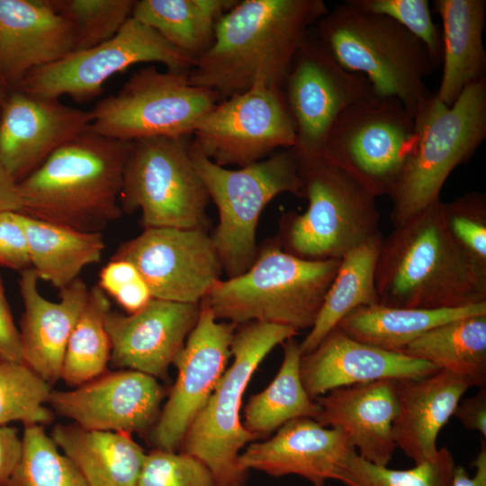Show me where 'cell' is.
<instances>
[{
  "instance_id": "1",
  "label": "cell",
  "mask_w": 486,
  "mask_h": 486,
  "mask_svg": "<svg viewBox=\"0 0 486 486\" xmlns=\"http://www.w3.org/2000/svg\"><path fill=\"white\" fill-rule=\"evenodd\" d=\"M322 0H244L215 26L212 46L199 57L190 83L219 102L257 84L283 89L309 30L328 12Z\"/></svg>"
},
{
  "instance_id": "2",
  "label": "cell",
  "mask_w": 486,
  "mask_h": 486,
  "mask_svg": "<svg viewBox=\"0 0 486 486\" xmlns=\"http://www.w3.org/2000/svg\"><path fill=\"white\" fill-rule=\"evenodd\" d=\"M375 287L385 306L458 308L486 302V267L450 236L438 200L382 238Z\"/></svg>"
},
{
  "instance_id": "3",
  "label": "cell",
  "mask_w": 486,
  "mask_h": 486,
  "mask_svg": "<svg viewBox=\"0 0 486 486\" xmlns=\"http://www.w3.org/2000/svg\"><path fill=\"white\" fill-rule=\"evenodd\" d=\"M132 142L87 130L19 182L23 213L86 232L122 215L119 202Z\"/></svg>"
},
{
  "instance_id": "4",
  "label": "cell",
  "mask_w": 486,
  "mask_h": 486,
  "mask_svg": "<svg viewBox=\"0 0 486 486\" xmlns=\"http://www.w3.org/2000/svg\"><path fill=\"white\" fill-rule=\"evenodd\" d=\"M315 25L316 38L331 56L365 76L375 94L399 100L413 117L430 97L425 77L436 67L426 46L393 20L346 0Z\"/></svg>"
},
{
  "instance_id": "5",
  "label": "cell",
  "mask_w": 486,
  "mask_h": 486,
  "mask_svg": "<svg viewBox=\"0 0 486 486\" xmlns=\"http://www.w3.org/2000/svg\"><path fill=\"white\" fill-rule=\"evenodd\" d=\"M341 260V259H340ZM340 260H309L267 242L243 274L218 280L202 299L217 320L311 328Z\"/></svg>"
},
{
  "instance_id": "6",
  "label": "cell",
  "mask_w": 486,
  "mask_h": 486,
  "mask_svg": "<svg viewBox=\"0 0 486 486\" xmlns=\"http://www.w3.org/2000/svg\"><path fill=\"white\" fill-rule=\"evenodd\" d=\"M415 146L389 196L400 225L440 200L442 187L486 138V77L467 86L450 105L431 94L414 117Z\"/></svg>"
},
{
  "instance_id": "7",
  "label": "cell",
  "mask_w": 486,
  "mask_h": 486,
  "mask_svg": "<svg viewBox=\"0 0 486 486\" xmlns=\"http://www.w3.org/2000/svg\"><path fill=\"white\" fill-rule=\"evenodd\" d=\"M190 154L218 209L219 223L211 236L222 271L228 278L238 276L256 258V227L266 206L284 193L304 198L300 158L291 148L238 169H228L212 162L192 141Z\"/></svg>"
},
{
  "instance_id": "8",
  "label": "cell",
  "mask_w": 486,
  "mask_h": 486,
  "mask_svg": "<svg viewBox=\"0 0 486 486\" xmlns=\"http://www.w3.org/2000/svg\"><path fill=\"white\" fill-rule=\"evenodd\" d=\"M297 333L290 327L260 321L236 328L230 346L232 364L189 426L179 448L210 469L215 486L245 485L248 472L238 468V457L256 438L240 421L243 394L263 359Z\"/></svg>"
},
{
  "instance_id": "9",
  "label": "cell",
  "mask_w": 486,
  "mask_h": 486,
  "mask_svg": "<svg viewBox=\"0 0 486 486\" xmlns=\"http://www.w3.org/2000/svg\"><path fill=\"white\" fill-rule=\"evenodd\" d=\"M307 210L282 220V248L309 260H340L379 232L376 196L322 157L301 159Z\"/></svg>"
},
{
  "instance_id": "10",
  "label": "cell",
  "mask_w": 486,
  "mask_h": 486,
  "mask_svg": "<svg viewBox=\"0 0 486 486\" xmlns=\"http://www.w3.org/2000/svg\"><path fill=\"white\" fill-rule=\"evenodd\" d=\"M188 73L162 72L154 66L134 72L116 94L91 110L89 130L129 142L191 136L197 122L219 98L192 85Z\"/></svg>"
},
{
  "instance_id": "11",
  "label": "cell",
  "mask_w": 486,
  "mask_h": 486,
  "mask_svg": "<svg viewBox=\"0 0 486 486\" xmlns=\"http://www.w3.org/2000/svg\"><path fill=\"white\" fill-rule=\"evenodd\" d=\"M188 139L150 138L131 144L119 202L128 213L141 211L144 228L206 230L211 199Z\"/></svg>"
},
{
  "instance_id": "12",
  "label": "cell",
  "mask_w": 486,
  "mask_h": 486,
  "mask_svg": "<svg viewBox=\"0 0 486 486\" xmlns=\"http://www.w3.org/2000/svg\"><path fill=\"white\" fill-rule=\"evenodd\" d=\"M415 142L412 114L399 100L373 94L338 116L321 157L378 197L391 194Z\"/></svg>"
},
{
  "instance_id": "13",
  "label": "cell",
  "mask_w": 486,
  "mask_h": 486,
  "mask_svg": "<svg viewBox=\"0 0 486 486\" xmlns=\"http://www.w3.org/2000/svg\"><path fill=\"white\" fill-rule=\"evenodd\" d=\"M143 62L161 63L174 72H189L194 64L152 28L130 17L112 39L32 71L17 87L32 95H68L86 102L98 95L110 77Z\"/></svg>"
},
{
  "instance_id": "14",
  "label": "cell",
  "mask_w": 486,
  "mask_h": 486,
  "mask_svg": "<svg viewBox=\"0 0 486 486\" xmlns=\"http://www.w3.org/2000/svg\"><path fill=\"white\" fill-rule=\"evenodd\" d=\"M192 143L215 164L243 167L296 143L282 88L257 84L217 103L195 124Z\"/></svg>"
},
{
  "instance_id": "15",
  "label": "cell",
  "mask_w": 486,
  "mask_h": 486,
  "mask_svg": "<svg viewBox=\"0 0 486 486\" xmlns=\"http://www.w3.org/2000/svg\"><path fill=\"white\" fill-rule=\"evenodd\" d=\"M283 91L296 128L293 148L301 159L321 157L338 116L374 94L365 76L345 69L310 35L293 58Z\"/></svg>"
},
{
  "instance_id": "16",
  "label": "cell",
  "mask_w": 486,
  "mask_h": 486,
  "mask_svg": "<svg viewBox=\"0 0 486 486\" xmlns=\"http://www.w3.org/2000/svg\"><path fill=\"white\" fill-rule=\"evenodd\" d=\"M111 259L131 263L152 298L181 303H200L222 273L212 236L202 229L144 228Z\"/></svg>"
},
{
  "instance_id": "17",
  "label": "cell",
  "mask_w": 486,
  "mask_h": 486,
  "mask_svg": "<svg viewBox=\"0 0 486 486\" xmlns=\"http://www.w3.org/2000/svg\"><path fill=\"white\" fill-rule=\"evenodd\" d=\"M218 320L202 300L197 322L173 364L177 369L176 380L149 432L155 448H180L189 426L226 370L238 325Z\"/></svg>"
},
{
  "instance_id": "18",
  "label": "cell",
  "mask_w": 486,
  "mask_h": 486,
  "mask_svg": "<svg viewBox=\"0 0 486 486\" xmlns=\"http://www.w3.org/2000/svg\"><path fill=\"white\" fill-rule=\"evenodd\" d=\"M165 394L155 377L121 369L69 391H52L49 404L86 429L146 434L159 417Z\"/></svg>"
},
{
  "instance_id": "19",
  "label": "cell",
  "mask_w": 486,
  "mask_h": 486,
  "mask_svg": "<svg viewBox=\"0 0 486 486\" xmlns=\"http://www.w3.org/2000/svg\"><path fill=\"white\" fill-rule=\"evenodd\" d=\"M2 106L0 162L17 181L61 146L87 131L93 121L91 110L21 91L12 94Z\"/></svg>"
},
{
  "instance_id": "20",
  "label": "cell",
  "mask_w": 486,
  "mask_h": 486,
  "mask_svg": "<svg viewBox=\"0 0 486 486\" xmlns=\"http://www.w3.org/2000/svg\"><path fill=\"white\" fill-rule=\"evenodd\" d=\"M199 314L200 303L155 298L135 313L110 310L105 319L111 342L110 364L166 380L168 368L182 350Z\"/></svg>"
},
{
  "instance_id": "21",
  "label": "cell",
  "mask_w": 486,
  "mask_h": 486,
  "mask_svg": "<svg viewBox=\"0 0 486 486\" xmlns=\"http://www.w3.org/2000/svg\"><path fill=\"white\" fill-rule=\"evenodd\" d=\"M438 371L428 362L360 342L338 327L300 360L301 379L312 400L340 387L418 379Z\"/></svg>"
},
{
  "instance_id": "22",
  "label": "cell",
  "mask_w": 486,
  "mask_h": 486,
  "mask_svg": "<svg viewBox=\"0 0 486 486\" xmlns=\"http://www.w3.org/2000/svg\"><path fill=\"white\" fill-rule=\"evenodd\" d=\"M355 448L338 428L310 418L292 419L264 441L250 443L238 457L240 470L262 471L274 477L299 475L313 486L337 480L346 455Z\"/></svg>"
},
{
  "instance_id": "23",
  "label": "cell",
  "mask_w": 486,
  "mask_h": 486,
  "mask_svg": "<svg viewBox=\"0 0 486 486\" xmlns=\"http://www.w3.org/2000/svg\"><path fill=\"white\" fill-rule=\"evenodd\" d=\"M75 32L53 0H0V79L18 86L74 51Z\"/></svg>"
},
{
  "instance_id": "24",
  "label": "cell",
  "mask_w": 486,
  "mask_h": 486,
  "mask_svg": "<svg viewBox=\"0 0 486 486\" xmlns=\"http://www.w3.org/2000/svg\"><path fill=\"white\" fill-rule=\"evenodd\" d=\"M314 400L320 410L313 419L323 427L340 429L364 460L389 465L396 449L392 435L398 410L394 380L337 388Z\"/></svg>"
},
{
  "instance_id": "25",
  "label": "cell",
  "mask_w": 486,
  "mask_h": 486,
  "mask_svg": "<svg viewBox=\"0 0 486 486\" xmlns=\"http://www.w3.org/2000/svg\"><path fill=\"white\" fill-rule=\"evenodd\" d=\"M38 275L30 267L21 272L20 292L24 311L20 323L22 362L50 384L60 379L70 334L85 308L89 290L77 278L60 289L59 301L44 298Z\"/></svg>"
},
{
  "instance_id": "26",
  "label": "cell",
  "mask_w": 486,
  "mask_h": 486,
  "mask_svg": "<svg viewBox=\"0 0 486 486\" xmlns=\"http://www.w3.org/2000/svg\"><path fill=\"white\" fill-rule=\"evenodd\" d=\"M397 415L392 435L399 447L415 464L434 459L436 438L472 386L464 376L439 370L418 379H395Z\"/></svg>"
},
{
  "instance_id": "27",
  "label": "cell",
  "mask_w": 486,
  "mask_h": 486,
  "mask_svg": "<svg viewBox=\"0 0 486 486\" xmlns=\"http://www.w3.org/2000/svg\"><path fill=\"white\" fill-rule=\"evenodd\" d=\"M433 5L442 21L443 63L442 77L435 95L450 106L467 86L486 77L483 46L486 1L435 0Z\"/></svg>"
},
{
  "instance_id": "28",
  "label": "cell",
  "mask_w": 486,
  "mask_h": 486,
  "mask_svg": "<svg viewBox=\"0 0 486 486\" xmlns=\"http://www.w3.org/2000/svg\"><path fill=\"white\" fill-rule=\"evenodd\" d=\"M50 437L88 486H137L146 453L126 432L56 425Z\"/></svg>"
},
{
  "instance_id": "29",
  "label": "cell",
  "mask_w": 486,
  "mask_h": 486,
  "mask_svg": "<svg viewBox=\"0 0 486 486\" xmlns=\"http://www.w3.org/2000/svg\"><path fill=\"white\" fill-rule=\"evenodd\" d=\"M486 314V302L450 309L361 306L337 326L349 337L392 352H401L427 331L464 317Z\"/></svg>"
},
{
  "instance_id": "30",
  "label": "cell",
  "mask_w": 486,
  "mask_h": 486,
  "mask_svg": "<svg viewBox=\"0 0 486 486\" xmlns=\"http://www.w3.org/2000/svg\"><path fill=\"white\" fill-rule=\"evenodd\" d=\"M31 267L39 279L59 290L78 278L87 266L101 259L102 232H86L22 213Z\"/></svg>"
},
{
  "instance_id": "31",
  "label": "cell",
  "mask_w": 486,
  "mask_h": 486,
  "mask_svg": "<svg viewBox=\"0 0 486 486\" xmlns=\"http://www.w3.org/2000/svg\"><path fill=\"white\" fill-rule=\"evenodd\" d=\"M382 240L378 233L341 258L318 317L300 344L302 355L312 351L355 309L379 303L375 269Z\"/></svg>"
},
{
  "instance_id": "32",
  "label": "cell",
  "mask_w": 486,
  "mask_h": 486,
  "mask_svg": "<svg viewBox=\"0 0 486 486\" xmlns=\"http://www.w3.org/2000/svg\"><path fill=\"white\" fill-rule=\"evenodd\" d=\"M237 0H140L131 17L196 61L212 44L219 19Z\"/></svg>"
},
{
  "instance_id": "33",
  "label": "cell",
  "mask_w": 486,
  "mask_h": 486,
  "mask_svg": "<svg viewBox=\"0 0 486 486\" xmlns=\"http://www.w3.org/2000/svg\"><path fill=\"white\" fill-rule=\"evenodd\" d=\"M400 353L468 379L486 383V314L437 326L410 343Z\"/></svg>"
},
{
  "instance_id": "34",
  "label": "cell",
  "mask_w": 486,
  "mask_h": 486,
  "mask_svg": "<svg viewBox=\"0 0 486 486\" xmlns=\"http://www.w3.org/2000/svg\"><path fill=\"white\" fill-rule=\"evenodd\" d=\"M302 353L293 338L284 343V359L277 374L262 392L248 400L243 427L256 439L269 436L299 418H314L319 404L307 393L300 374Z\"/></svg>"
},
{
  "instance_id": "35",
  "label": "cell",
  "mask_w": 486,
  "mask_h": 486,
  "mask_svg": "<svg viewBox=\"0 0 486 486\" xmlns=\"http://www.w3.org/2000/svg\"><path fill=\"white\" fill-rule=\"evenodd\" d=\"M110 310L108 296L98 285L92 287L65 350L60 379L68 385H82L107 372L111 342L105 319Z\"/></svg>"
},
{
  "instance_id": "36",
  "label": "cell",
  "mask_w": 486,
  "mask_h": 486,
  "mask_svg": "<svg viewBox=\"0 0 486 486\" xmlns=\"http://www.w3.org/2000/svg\"><path fill=\"white\" fill-rule=\"evenodd\" d=\"M21 459L3 486H88L76 465L45 432V426H26Z\"/></svg>"
},
{
  "instance_id": "37",
  "label": "cell",
  "mask_w": 486,
  "mask_h": 486,
  "mask_svg": "<svg viewBox=\"0 0 486 486\" xmlns=\"http://www.w3.org/2000/svg\"><path fill=\"white\" fill-rule=\"evenodd\" d=\"M455 462L446 447L436 456L407 470L379 466L352 450L344 459L337 481L345 486H451Z\"/></svg>"
},
{
  "instance_id": "38",
  "label": "cell",
  "mask_w": 486,
  "mask_h": 486,
  "mask_svg": "<svg viewBox=\"0 0 486 486\" xmlns=\"http://www.w3.org/2000/svg\"><path fill=\"white\" fill-rule=\"evenodd\" d=\"M51 384L23 362H0V426L21 421L24 426L49 425L54 412L45 406Z\"/></svg>"
},
{
  "instance_id": "39",
  "label": "cell",
  "mask_w": 486,
  "mask_h": 486,
  "mask_svg": "<svg viewBox=\"0 0 486 486\" xmlns=\"http://www.w3.org/2000/svg\"><path fill=\"white\" fill-rule=\"evenodd\" d=\"M58 11L71 22L74 51L112 39L131 17L134 0H53Z\"/></svg>"
},
{
  "instance_id": "40",
  "label": "cell",
  "mask_w": 486,
  "mask_h": 486,
  "mask_svg": "<svg viewBox=\"0 0 486 486\" xmlns=\"http://www.w3.org/2000/svg\"><path fill=\"white\" fill-rule=\"evenodd\" d=\"M445 224L454 242L479 265L486 267V195L466 193L442 202Z\"/></svg>"
},
{
  "instance_id": "41",
  "label": "cell",
  "mask_w": 486,
  "mask_h": 486,
  "mask_svg": "<svg viewBox=\"0 0 486 486\" xmlns=\"http://www.w3.org/2000/svg\"><path fill=\"white\" fill-rule=\"evenodd\" d=\"M357 9L393 20L418 39L438 67L442 61V34L431 16L428 0H348Z\"/></svg>"
},
{
  "instance_id": "42",
  "label": "cell",
  "mask_w": 486,
  "mask_h": 486,
  "mask_svg": "<svg viewBox=\"0 0 486 486\" xmlns=\"http://www.w3.org/2000/svg\"><path fill=\"white\" fill-rule=\"evenodd\" d=\"M137 486H215L210 469L196 457L155 448L146 454Z\"/></svg>"
},
{
  "instance_id": "43",
  "label": "cell",
  "mask_w": 486,
  "mask_h": 486,
  "mask_svg": "<svg viewBox=\"0 0 486 486\" xmlns=\"http://www.w3.org/2000/svg\"><path fill=\"white\" fill-rule=\"evenodd\" d=\"M98 286L127 314L140 310L152 299L151 292L137 268L126 260L110 259L100 271Z\"/></svg>"
},
{
  "instance_id": "44",
  "label": "cell",
  "mask_w": 486,
  "mask_h": 486,
  "mask_svg": "<svg viewBox=\"0 0 486 486\" xmlns=\"http://www.w3.org/2000/svg\"><path fill=\"white\" fill-rule=\"evenodd\" d=\"M0 266L21 272L31 267L21 212L0 213Z\"/></svg>"
},
{
  "instance_id": "45",
  "label": "cell",
  "mask_w": 486,
  "mask_h": 486,
  "mask_svg": "<svg viewBox=\"0 0 486 486\" xmlns=\"http://www.w3.org/2000/svg\"><path fill=\"white\" fill-rule=\"evenodd\" d=\"M0 362H22L20 331L15 326L0 274Z\"/></svg>"
},
{
  "instance_id": "46",
  "label": "cell",
  "mask_w": 486,
  "mask_h": 486,
  "mask_svg": "<svg viewBox=\"0 0 486 486\" xmlns=\"http://www.w3.org/2000/svg\"><path fill=\"white\" fill-rule=\"evenodd\" d=\"M463 426L478 431L483 439L486 438V389L479 388L478 392L462 402L460 401L454 415Z\"/></svg>"
},
{
  "instance_id": "47",
  "label": "cell",
  "mask_w": 486,
  "mask_h": 486,
  "mask_svg": "<svg viewBox=\"0 0 486 486\" xmlns=\"http://www.w3.org/2000/svg\"><path fill=\"white\" fill-rule=\"evenodd\" d=\"M22 452V440L14 428L0 426V486L14 472Z\"/></svg>"
},
{
  "instance_id": "48",
  "label": "cell",
  "mask_w": 486,
  "mask_h": 486,
  "mask_svg": "<svg viewBox=\"0 0 486 486\" xmlns=\"http://www.w3.org/2000/svg\"><path fill=\"white\" fill-rule=\"evenodd\" d=\"M24 204L19 182L0 162V213H23Z\"/></svg>"
},
{
  "instance_id": "49",
  "label": "cell",
  "mask_w": 486,
  "mask_h": 486,
  "mask_svg": "<svg viewBox=\"0 0 486 486\" xmlns=\"http://www.w3.org/2000/svg\"><path fill=\"white\" fill-rule=\"evenodd\" d=\"M472 465L475 467L472 477L468 475L464 466L455 465L451 486H486V446L483 441Z\"/></svg>"
},
{
  "instance_id": "50",
  "label": "cell",
  "mask_w": 486,
  "mask_h": 486,
  "mask_svg": "<svg viewBox=\"0 0 486 486\" xmlns=\"http://www.w3.org/2000/svg\"><path fill=\"white\" fill-rule=\"evenodd\" d=\"M1 84H2V81L0 79V102L2 101L3 97H2V88H1Z\"/></svg>"
}]
</instances>
